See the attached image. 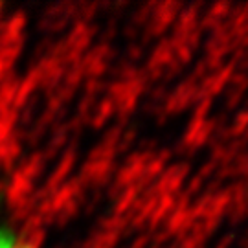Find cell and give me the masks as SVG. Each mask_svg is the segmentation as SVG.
<instances>
[{"mask_svg":"<svg viewBox=\"0 0 248 248\" xmlns=\"http://www.w3.org/2000/svg\"><path fill=\"white\" fill-rule=\"evenodd\" d=\"M0 248H39L30 239L18 235L17 232L0 226Z\"/></svg>","mask_w":248,"mask_h":248,"instance_id":"1","label":"cell"}]
</instances>
